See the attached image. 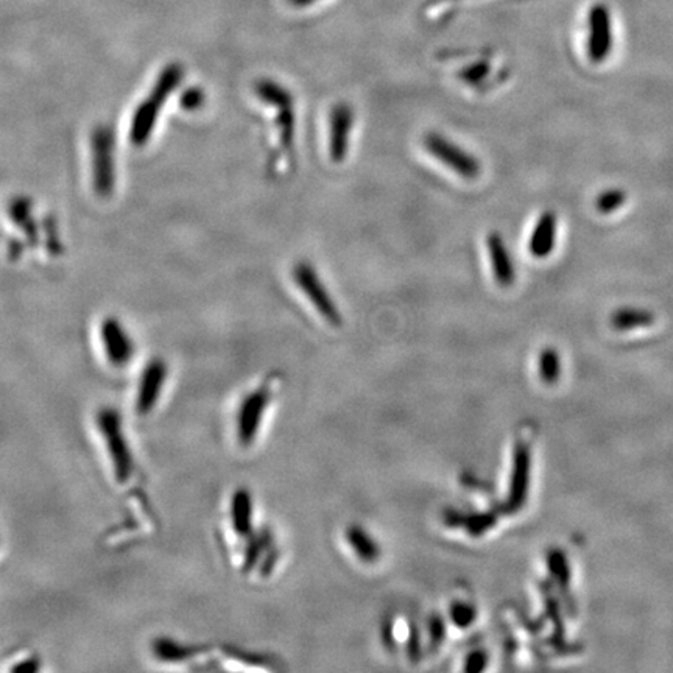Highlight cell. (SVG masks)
<instances>
[{"mask_svg":"<svg viewBox=\"0 0 673 673\" xmlns=\"http://www.w3.org/2000/svg\"><path fill=\"white\" fill-rule=\"evenodd\" d=\"M93 427L113 487L122 491L134 487L139 479V461L121 411L113 405H100L94 413Z\"/></svg>","mask_w":673,"mask_h":673,"instance_id":"obj_1","label":"cell"},{"mask_svg":"<svg viewBox=\"0 0 673 673\" xmlns=\"http://www.w3.org/2000/svg\"><path fill=\"white\" fill-rule=\"evenodd\" d=\"M254 93L259 102L276 111V130H278V150L284 158L292 161L293 144H295V99L291 89L284 84L262 78L254 84Z\"/></svg>","mask_w":673,"mask_h":673,"instance_id":"obj_2","label":"cell"},{"mask_svg":"<svg viewBox=\"0 0 673 673\" xmlns=\"http://www.w3.org/2000/svg\"><path fill=\"white\" fill-rule=\"evenodd\" d=\"M169 363L163 357H152L137 374L133 390V413L148 420L158 411L169 387Z\"/></svg>","mask_w":673,"mask_h":673,"instance_id":"obj_3","label":"cell"},{"mask_svg":"<svg viewBox=\"0 0 673 673\" xmlns=\"http://www.w3.org/2000/svg\"><path fill=\"white\" fill-rule=\"evenodd\" d=\"M274 383L267 379L258 389L248 391L237 405L234 413V438L242 449L252 448L256 443L263 418L273 400Z\"/></svg>","mask_w":673,"mask_h":673,"instance_id":"obj_4","label":"cell"},{"mask_svg":"<svg viewBox=\"0 0 673 673\" xmlns=\"http://www.w3.org/2000/svg\"><path fill=\"white\" fill-rule=\"evenodd\" d=\"M181 78H183V67L176 63L170 64L161 72L153 91L147 99L144 100L143 104L137 106L136 113L133 115L130 139L134 145H143L144 143H147L148 134L153 132L161 104H165L169 94L180 84Z\"/></svg>","mask_w":673,"mask_h":673,"instance_id":"obj_5","label":"cell"},{"mask_svg":"<svg viewBox=\"0 0 673 673\" xmlns=\"http://www.w3.org/2000/svg\"><path fill=\"white\" fill-rule=\"evenodd\" d=\"M422 145L440 164L454 172L455 175L465 181H476L482 175V164L474 154L441 133H427Z\"/></svg>","mask_w":673,"mask_h":673,"instance_id":"obj_6","label":"cell"},{"mask_svg":"<svg viewBox=\"0 0 673 673\" xmlns=\"http://www.w3.org/2000/svg\"><path fill=\"white\" fill-rule=\"evenodd\" d=\"M292 280L295 282L298 291L306 296L307 302L312 304L313 309L320 313V317L326 320L331 326L340 328L343 323V317L334 298L329 293L317 269L309 261H298L292 269Z\"/></svg>","mask_w":673,"mask_h":673,"instance_id":"obj_7","label":"cell"},{"mask_svg":"<svg viewBox=\"0 0 673 673\" xmlns=\"http://www.w3.org/2000/svg\"><path fill=\"white\" fill-rule=\"evenodd\" d=\"M99 343L104 363L113 371H124L136 357V343L121 320L108 317L99 326Z\"/></svg>","mask_w":673,"mask_h":673,"instance_id":"obj_8","label":"cell"},{"mask_svg":"<svg viewBox=\"0 0 673 673\" xmlns=\"http://www.w3.org/2000/svg\"><path fill=\"white\" fill-rule=\"evenodd\" d=\"M586 54L594 64L607 60L613 50V17L605 4L599 2L589 8L586 17Z\"/></svg>","mask_w":673,"mask_h":673,"instance_id":"obj_9","label":"cell"},{"mask_svg":"<svg viewBox=\"0 0 673 673\" xmlns=\"http://www.w3.org/2000/svg\"><path fill=\"white\" fill-rule=\"evenodd\" d=\"M356 125L354 108L346 102H339L329 113V158L334 164H341L350 153L351 137Z\"/></svg>","mask_w":673,"mask_h":673,"instance_id":"obj_10","label":"cell"},{"mask_svg":"<svg viewBox=\"0 0 673 673\" xmlns=\"http://www.w3.org/2000/svg\"><path fill=\"white\" fill-rule=\"evenodd\" d=\"M530 444L520 440V443L516 444L515 455H513V468H511L509 498H507L509 509L513 513L526 505L529 490H530Z\"/></svg>","mask_w":673,"mask_h":673,"instance_id":"obj_11","label":"cell"},{"mask_svg":"<svg viewBox=\"0 0 673 673\" xmlns=\"http://www.w3.org/2000/svg\"><path fill=\"white\" fill-rule=\"evenodd\" d=\"M485 245L494 282L502 289H509L516 282V265L504 236L498 231H491L485 239Z\"/></svg>","mask_w":673,"mask_h":673,"instance_id":"obj_12","label":"cell"},{"mask_svg":"<svg viewBox=\"0 0 673 673\" xmlns=\"http://www.w3.org/2000/svg\"><path fill=\"white\" fill-rule=\"evenodd\" d=\"M226 520L230 530L239 539L247 541L248 538L254 533V500L252 494L247 488H237L231 494L228 510H226Z\"/></svg>","mask_w":673,"mask_h":673,"instance_id":"obj_13","label":"cell"},{"mask_svg":"<svg viewBox=\"0 0 673 673\" xmlns=\"http://www.w3.org/2000/svg\"><path fill=\"white\" fill-rule=\"evenodd\" d=\"M559 217L553 211H544L538 217L529 239V252L535 259H546L552 254L557 243Z\"/></svg>","mask_w":673,"mask_h":673,"instance_id":"obj_14","label":"cell"},{"mask_svg":"<svg viewBox=\"0 0 673 673\" xmlns=\"http://www.w3.org/2000/svg\"><path fill=\"white\" fill-rule=\"evenodd\" d=\"M94 148V180L99 193L111 191V169H114V158L111 159V136L104 128L97 130L93 136Z\"/></svg>","mask_w":673,"mask_h":673,"instance_id":"obj_15","label":"cell"},{"mask_svg":"<svg viewBox=\"0 0 673 673\" xmlns=\"http://www.w3.org/2000/svg\"><path fill=\"white\" fill-rule=\"evenodd\" d=\"M657 317L653 312L639 307H620L611 315V326L619 332L635 331V329L650 328Z\"/></svg>","mask_w":673,"mask_h":673,"instance_id":"obj_16","label":"cell"},{"mask_svg":"<svg viewBox=\"0 0 673 673\" xmlns=\"http://www.w3.org/2000/svg\"><path fill=\"white\" fill-rule=\"evenodd\" d=\"M346 541L350 542V546L356 552L357 557L365 563L376 561L381 555V548H379L376 539H372L371 535L367 533V530H363L361 527H348L346 529Z\"/></svg>","mask_w":673,"mask_h":673,"instance_id":"obj_17","label":"cell"},{"mask_svg":"<svg viewBox=\"0 0 673 673\" xmlns=\"http://www.w3.org/2000/svg\"><path fill=\"white\" fill-rule=\"evenodd\" d=\"M539 378L544 383H555L561 376V359L555 348H544L538 361Z\"/></svg>","mask_w":673,"mask_h":673,"instance_id":"obj_18","label":"cell"},{"mask_svg":"<svg viewBox=\"0 0 673 673\" xmlns=\"http://www.w3.org/2000/svg\"><path fill=\"white\" fill-rule=\"evenodd\" d=\"M548 566L557 585L559 588H568L570 583V566L566 553L557 549L550 550L548 555Z\"/></svg>","mask_w":673,"mask_h":673,"instance_id":"obj_19","label":"cell"},{"mask_svg":"<svg viewBox=\"0 0 673 673\" xmlns=\"http://www.w3.org/2000/svg\"><path fill=\"white\" fill-rule=\"evenodd\" d=\"M627 193L620 189H608L596 198V209L600 213H613L624 206Z\"/></svg>","mask_w":673,"mask_h":673,"instance_id":"obj_20","label":"cell"},{"mask_svg":"<svg viewBox=\"0 0 673 673\" xmlns=\"http://www.w3.org/2000/svg\"><path fill=\"white\" fill-rule=\"evenodd\" d=\"M476 607H472L471 603H452V607H450V620H452L459 628H468V627H471L472 622L476 620Z\"/></svg>","mask_w":673,"mask_h":673,"instance_id":"obj_21","label":"cell"},{"mask_svg":"<svg viewBox=\"0 0 673 673\" xmlns=\"http://www.w3.org/2000/svg\"><path fill=\"white\" fill-rule=\"evenodd\" d=\"M494 524H496V516L491 515V513L466 516L465 522H463L466 530L470 531L474 537H479V535L490 530Z\"/></svg>","mask_w":673,"mask_h":673,"instance_id":"obj_22","label":"cell"},{"mask_svg":"<svg viewBox=\"0 0 673 673\" xmlns=\"http://www.w3.org/2000/svg\"><path fill=\"white\" fill-rule=\"evenodd\" d=\"M43 668V661L36 653H24L21 657L15 658L12 666L8 668L10 672L32 673L39 672Z\"/></svg>","mask_w":673,"mask_h":673,"instance_id":"obj_23","label":"cell"},{"mask_svg":"<svg viewBox=\"0 0 673 673\" xmlns=\"http://www.w3.org/2000/svg\"><path fill=\"white\" fill-rule=\"evenodd\" d=\"M429 635H431V644H432L433 648L443 642L444 635H446V625H444V620L440 616H433L432 620H431Z\"/></svg>","mask_w":673,"mask_h":673,"instance_id":"obj_24","label":"cell"},{"mask_svg":"<svg viewBox=\"0 0 673 673\" xmlns=\"http://www.w3.org/2000/svg\"><path fill=\"white\" fill-rule=\"evenodd\" d=\"M488 657L485 651H474L471 653L468 659H466L465 670L466 672H480L483 668H487Z\"/></svg>","mask_w":673,"mask_h":673,"instance_id":"obj_25","label":"cell"},{"mask_svg":"<svg viewBox=\"0 0 673 673\" xmlns=\"http://www.w3.org/2000/svg\"><path fill=\"white\" fill-rule=\"evenodd\" d=\"M287 2L295 8H307V6L317 5L318 2H322V0H287Z\"/></svg>","mask_w":673,"mask_h":673,"instance_id":"obj_26","label":"cell"}]
</instances>
